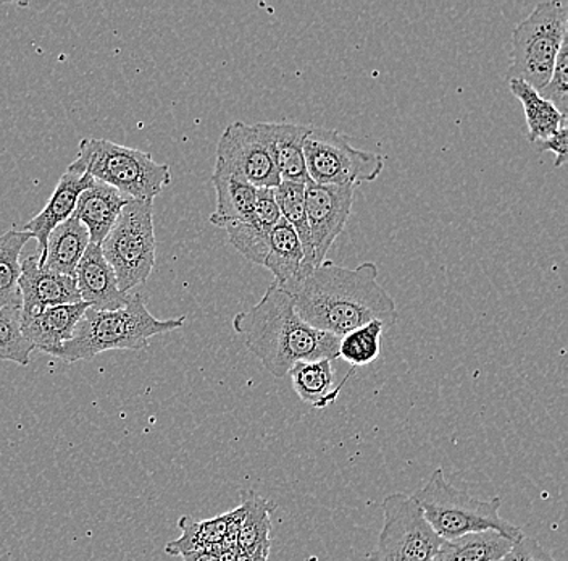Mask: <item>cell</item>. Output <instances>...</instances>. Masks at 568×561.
I'll use <instances>...</instances> for the list:
<instances>
[{"instance_id": "cell-1", "label": "cell", "mask_w": 568, "mask_h": 561, "mask_svg": "<svg viewBox=\"0 0 568 561\" xmlns=\"http://www.w3.org/2000/svg\"><path fill=\"white\" fill-rule=\"evenodd\" d=\"M290 294L301 319L337 339L372 321L386 329L399 321L396 301L379 285L378 268L371 261L354 269L322 262Z\"/></svg>"}, {"instance_id": "cell-2", "label": "cell", "mask_w": 568, "mask_h": 561, "mask_svg": "<svg viewBox=\"0 0 568 561\" xmlns=\"http://www.w3.org/2000/svg\"><path fill=\"white\" fill-rule=\"evenodd\" d=\"M233 329L275 378L287 375L297 362L339 358V339L301 319L293 294L276 283L266 289L255 307L234 315Z\"/></svg>"}, {"instance_id": "cell-3", "label": "cell", "mask_w": 568, "mask_h": 561, "mask_svg": "<svg viewBox=\"0 0 568 561\" xmlns=\"http://www.w3.org/2000/svg\"><path fill=\"white\" fill-rule=\"evenodd\" d=\"M184 322L186 315L165 321L155 318L142 294H131L126 307L116 311L88 308L57 358L65 362L91 361L105 351L145 350L151 339L181 329Z\"/></svg>"}, {"instance_id": "cell-4", "label": "cell", "mask_w": 568, "mask_h": 561, "mask_svg": "<svg viewBox=\"0 0 568 561\" xmlns=\"http://www.w3.org/2000/svg\"><path fill=\"white\" fill-rule=\"evenodd\" d=\"M69 170L102 181L130 200L154 201L172 183L170 166L155 162L149 152L99 138L81 140Z\"/></svg>"}, {"instance_id": "cell-5", "label": "cell", "mask_w": 568, "mask_h": 561, "mask_svg": "<svg viewBox=\"0 0 568 561\" xmlns=\"http://www.w3.org/2000/svg\"><path fill=\"white\" fill-rule=\"evenodd\" d=\"M425 520L443 541H453L471 532L496 531L513 542L524 535L520 528L500 517L503 500L475 499L464 490L454 488L444 478L442 468L433 471L424 488L412 495Z\"/></svg>"}, {"instance_id": "cell-6", "label": "cell", "mask_w": 568, "mask_h": 561, "mask_svg": "<svg viewBox=\"0 0 568 561\" xmlns=\"http://www.w3.org/2000/svg\"><path fill=\"white\" fill-rule=\"evenodd\" d=\"M568 39L567 0H548L513 31V51L507 80H521L541 91L552 73L564 41Z\"/></svg>"}, {"instance_id": "cell-7", "label": "cell", "mask_w": 568, "mask_h": 561, "mask_svg": "<svg viewBox=\"0 0 568 561\" xmlns=\"http://www.w3.org/2000/svg\"><path fill=\"white\" fill-rule=\"evenodd\" d=\"M101 248L123 293L144 285L155 268L154 201L128 202Z\"/></svg>"}, {"instance_id": "cell-8", "label": "cell", "mask_w": 568, "mask_h": 561, "mask_svg": "<svg viewBox=\"0 0 568 561\" xmlns=\"http://www.w3.org/2000/svg\"><path fill=\"white\" fill-rule=\"evenodd\" d=\"M304 156L308 180L317 184L358 187L372 183L385 169L382 154L355 149L346 134L328 128L312 127L304 143Z\"/></svg>"}, {"instance_id": "cell-9", "label": "cell", "mask_w": 568, "mask_h": 561, "mask_svg": "<svg viewBox=\"0 0 568 561\" xmlns=\"http://www.w3.org/2000/svg\"><path fill=\"white\" fill-rule=\"evenodd\" d=\"M383 513L378 545L368 561H435L443 539L412 495L390 493L383 500Z\"/></svg>"}, {"instance_id": "cell-10", "label": "cell", "mask_w": 568, "mask_h": 561, "mask_svg": "<svg viewBox=\"0 0 568 561\" xmlns=\"http://www.w3.org/2000/svg\"><path fill=\"white\" fill-rule=\"evenodd\" d=\"M215 169L241 177L258 190H275L282 183L264 123L234 122L226 127L216 144Z\"/></svg>"}, {"instance_id": "cell-11", "label": "cell", "mask_w": 568, "mask_h": 561, "mask_svg": "<svg viewBox=\"0 0 568 561\" xmlns=\"http://www.w3.org/2000/svg\"><path fill=\"white\" fill-rule=\"evenodd\" d=\"M357 187L344 184L305 183V212L311 229L312 248H314L315 268L326 261L329 250L337 237L346 229L353 212Z\"/></svg>"}, {"instance_id": "cell-12", "label": "cell", "mask_w": 568, "mask_h": 561, "mask_svg": "<svg viewBox=\"0 0 568 561\" xmlns=\"http://www.w3.org/2000/svg\"><path fill=\"white\" fill-rule=\"evenodd\" d=\"M21 315L39 314L49 308L81 303L80 291L73 277L39 268L38 253L21 259Z\"/></svg>"}, {"instance_id": "cell-13", "label": "cell", "mask_w": 568, "mask_h": 561, "mask_svg": "<svg viewBox=\"0 0 568 561\" xmlns=\"http://www.w3.org/2000/svg\"><path fill=\"white\" fill-rule=\"evenodd\" d=\"M81 301L95 311H116L126 307L130 293H123L115 272L98 244L89 243L87 253L81 258L74 272Z\"/></svg>"}, {"instance_id": "cell-14", "label": "cell", "mask_w": 568, "mask_h": 561, "mask_svg": "<svg viewBox=\"0 0 568 561\" xmlns=\"http://www.w3.org/2000/svg\"><path fill=\"white\" fill-rule=\"evenodd\" d=\"M92 181L84 173L73 172L67 169V172L60 177L55 190H53L51 200L44 206L38 216H34L30 222L24 226V232L31 233V237L38 241V258L41 261L44 256L48 238L53 229L60 223L73 218L74 208H77L78 198L87 188L91 187Z\"/></svg>"}, {"instance_id": "cell-15", "label": "cell", "mask_w": 568, "mask_h": 561, "mask_svg": "<svg viewBox=\"0 0 568 561\" xmlns=\"http://www.w3.org/2000/svg\"><path fill=\"white\" fill-rule=\"evenodd\" d=\"M89 304H63V307L49 308L39 314L21 315V329L28 342L34 350L57 358L63 344L69 342L77 329L78 322L83 318Z\"/></svg>"}, {"instance_id": "cell-16", "label": "cell", "mask_w": 568, "mask_h": 561, "mask_svg": "<svg viewBox=\"0 0 568 561\" xmlns=\"http://www.w3.org/2000/svg\"><path fill=\"white\" fill-rule=\"evenodd\" d=\"M130 201V198L123 197L115 188L94 180L78 198L73 218L87 227L91 243L101 247L115 226L120 212Z\"/></svg>"}, {"instance_id": "cell-17", "label": "cell", "mask_w": 568, "mask_h": 561, "mask_svg": "<svg viewBox=\"0 0 568 561\" xmlns=\"http://www.w3.org/2000/svg\"><path fill=\"white\" fill-rule=\"evenodd\" d=\"M264 268L273 273V283L291 293L311 273L305 266L304 250L293 227L282 219L270 233V250Z\"/></svg>"}, {"instance_id": "cell-18", "label": "cell", "mask_w": 568, "mask_h": 561, "mask_svg": "<svg viewBox=\"0 0 568 561\" xmlns=\"http://www.w3.org/2000/svg\"><path fill=\"white\" fill-rule=\"evenodd\" d=\"M264 127L270 151L282 180L296 183L311 181L305 166L304 143L311 134L312 126L264 122Z\"/></svg>"}, {"instance_id": "cell-19", "label": "cell", "mask_w": 568, "mask_h": 561, "mask_svg": "<svg viewBox=\"0 0 568 561\" xmlns=\"http://www.w3.org/2000/svg\"><path fill=\"white\" fill-rule=\"evenodd\" d=\"M212 183L216 193L215 211L211 216L213 226L226 229L252 218L258 188L222 169L213 170Z\"/></svg>"}, {"instance_id": "cell-20", "label": "cell", "mask_w": 568, "mask_h": 561, "mask_svg": "<svg viewBox=\"0 0 568 561\" xmlns=\"http://www.w3.org/2000/svg\"><path fill=\"white\" fill-rule=\"evenodd\" d=\"M89 243L91 240L87 227L80 220L70 218L52 230L39 268L74 279V272L81 258L87 253Z\"/></svg>"}, {"instance_id": "cell-21", "label": "cell", "mask_w": 568, "mask_h": 561, "mask_svg": "<svg viewBox=\"0 0 568 561\" xmlns=\"http://www.w3.org/2000/svg\"><path fill=\"white\" fill-rule=\"evenodd\" d=\"M332 362L329 360L302 361L287 372L293 381L294 392L305 404H311L315 410L332 407L339 397L344 383L349 381L354 372L353 369L339 385L335 387V371Z\"/></svg>"}, {"instance_id": "cell-22", "label": "cell", "mask_w": 568, "mask_h": 561, "mask_svg": "<svg viewBox=\"0 0 568 561\" xmlns=\"http://www.w3.org/2000/svg\"><path fill=\"white\" fill-rule=\"evenodd\" d=\"M241 507L244 513L240 535H237V552L268 559L270 549H272L270 514L275 507L252 490L241 493Z\"/></svg>"}, {"instance_id": "cell-23", "label": "cell", "mask_w": 568, "mask_h": 561, "mask_svg": "<svg viewBox=\"0 0 568 561\" xmlns=\"http://www.w3.org/2000/svg\"><path fill=\"white\" fill-rule=\"evenodd\" d=\"M514 542L496 531L471 532L453 541H443L435 561H500Z\"/></svg>"}, {"instance_id": "cell-24", "label": "cell", "mask_w": 568, "mask_h": 561, "mask_svg": "<svg viewBox=\"0 0 568 561\" xmlns=\"http://www.w3.org/2000/svg\"><path fill=\"white\" fill-rule=\"evenodd\" d=\"M230 513L220 514L211 520L194 521L191 517H181L178 521L181 535L165 545V552L172 557H183L202 550H216L222 547L229 531Z\"/></svg>"}, {"instance_id": "cell-25", "label": "cell", "mask_w": 568, "mask_h": 561, "mask_svg": "<svg viewBox=\"0 0 568 561\" xmlns=\"http://www.w3.org/2000/svg\"><path fill=\"white\" fill-rule=\"evenodd\" d=\"M509 88L515 98L524 106L528 141L531 144L552 137L560 127L566 126L567 117L562 116L549 101L542 99L541 94L530 84L521 80H509Z\"/></svg>"}, {"instance_id": "cell-26", "label": "cell", "mask_w": 568, "mask_h": 561, "mask_svg": "<svg viewBox=\"0 0 568 561\" xmlns=\"http://www.w3.org/2000/svg\"><path fill=\"white\" fill-rule=\"evenodd\" d=\"M33 240L24 230L0 233V308L21 307V251Z\"/></svg>"}, {"instance_id": "cell-27", "label": "cell", "mask_w": 568, "mask_h": 561, "mask_svg": "<svg viewBox=\"0 0 568 561\" xmlns=\"http://www.w3.org/2000/svg\"><path fill=\"white\" fill-rule=\"evenodd\" d=\"M273 193H275L282 218L293 227L300 238L302 250H304L305 266L308 271H314V248H312L311 229H308L307 212H305V183L282 180Z\"/></svg>"}, {"instance_id": "cell-28", "label": "cell", "mask_w": 568, "mask_h": 561, "mask_svg": "<svg viewBox=\"0 0 568 561\" xmlns=\"http://www.w3.org/2000/svg\"><path fill=\"white\" fill-rule=\"evenodd\" d=\"M386 325L382 321H372L368 324L351 330L346 335L341 337L337 353L344 361L349 362L353 368L372 364L378 360L382 351V335Z\"/></svg>"}, {"instance_id": "cell-29", "label": "cell", "mask_w": 568, "mask_h": 561, "mask_svg": "<svg viewBox=\"0 0 568 561\" xmlns=\"http://www.w3.org/2000/svg\"><path fill=\"white\" fill-rule=\"evenodd\" d=\"M33 351L21 329V307L0 308V361L28 365Z\"/></svg>"}, {"instance_id": "cell-30", "label": "cell", "mask_w": 568, "mask_h": 561, "mask_svg": "<svg viewBox=\"0 0 568 561\" xmlns=\"http://www.w3.org/2000/svg\"><path fill=\"white\" fill-rule=\"evenodd\" d=\"M225 230L229 232V240L234 250L240 251L254 264L264 266L270 250V233L273 229L251 218L247 222L233 223Z\"/></svg>"}, {"instance_id": "cell-31", "label": "cell", "mask_w": 568, "mask_h": 561, "mask_svg": "<svg viewBox=\"0 0 568 561\" xmlns=\"http://www.w3.org/2000/svg\"><path fill=\"white\" fill-rule=\"evenodd\" d=\"M539 94L559 110L562 116L568 117V39L564 41L548 83L539 91Z\"/></svg>"}, {"instance_id": "cell-32", "label": "cell", "mask_w": 568, "mask_h": 561, "mask_svg": "<svg viewBox=\"0 0 568 561\" xmlns=\"http://www.w3.org/2000/svg\"><path fill=\"white\" fill-rule=\"evenodd\" d=\"M500 561H556L539 545L538 541L527 535H521L514 542L513 549Z\"/></svg>"}, {"instance_id": "cell-33", "label": "cell", "mask_w": 568, "mask_h": 561, "mask_svg": "<svg viewBox=\"0 0 568 561\" xmlns=\"http://www.w3.org/2000/svg\"><path fill=\"white\" fill-rule=\"evenodd\" d=\"M567 134L568 126L566 123V126L560 127L552 137L538 141V143L535 144L536 148H538V151H549L556 156L554 166H556L557 169H560V167H564L567 163Z\"/></svg>"}, {"instance_id": "cell-34", "label": "cell", "mask_w": 568, "mask_h": 561, "mask_svg": "<svg viewBox=\"0 0 568 561\" xmlns=\"http://www.w3.org/2000/svg\"><path fill=\"white\" fill-rule=\"evenodd\" d=\"M219 550H202V552L187 553L181 557L183 561H220Z\"/></svg>"}]
</instances>
